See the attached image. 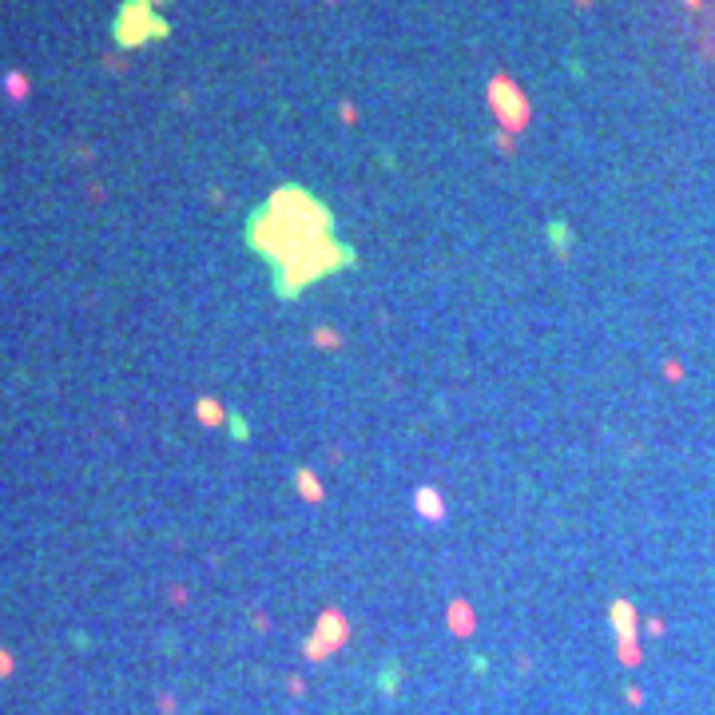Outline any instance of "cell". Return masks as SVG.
I'll use <instances>...</instances> for the list:
<instances>
[{
    "label": "cell",
    "mask_w": 715,
    "mask_h": 715,
    "mask_svg": "<svg viewBox=\"0 0 715 715\" xmlns=\"http://www.w3.org/2000/svg\"><path fill=\"white\" fill-rule=\"evenodd\" d=\"M247 242L267 254L274 270L330 242V211L302 187H278L270 203L251 215Z\"/></svg>",
    "instance_id": "1"
},
{
    "label": "cell",
    "mask_w": 715,
    "mask_h": 715,
    "mask_svg": "<svg viewBox=\"0 0 715 715\" xmlns=\"http://www.w3.org/2000/svg\"><path fill=\"white\" fill-rule=\"evenodd\" d=\"M350 263H354V251L330 238V242H322L318 251L302 254V258H294V263H286V267L274 270L278 294H283V298H294V294H302L310 283H318V278H326V274H334V270L350 267Z\"/></svg>",
    "instance_id": "2"
},
{
    "label": "cell",
    "mask_w": 715,
    "mask_h": 715,
    "mask_svg": "<svg viewBox=\"0 0 715 715\" xmlns=\"http://www.w3.org/2000/svg\"><path fill=\"white\" fill-rule=\"evenodd\" d=\"M163 36H167V20L155 16L151 0H124V8L115 16V44L140 48L147 40H163Z\"/></svg>",
    "instance_id": "3"
},
{
    "label": "cell",
    "mask_w": 715,
    "mask_h": 715,
    "mask_svg": "<svg viewBox=\"0 0 715 715\" xmlns=\"http://www.w3.org/2000/svg\"><path fill=\"white\" fill-rule=\"evenodd\" d=\"M350 636V624L342 612H334V608H326L322 616H318V628L314 636L306 640V656L310 660H322V656H330L334 648H342V640Z\"/></svg>",
    "instance_id": "4"
},
{
    "label": "cell",
    "mask_w": 715,
    "mask_h": 715,
    "mask_svg": "<svg viewBox=\"0 0 715 715\" xmlns=\"http://www.w3.org/2000/svg\"><path fill=\"white\" fill-rule=\"evenodd\" d=\"M489 99H493V111L501 115V124H505L508 131H521L524 120H528V104H524V95L517 92V84H508V79H493V84H489Z\"/></svg>",
    "instance_id": "5"
},
{
    "label": "cell",
    "mask_w": 715,
    "mask_h": 715,
    "mask_svg": "<svg viewBox=\"0 0 715 715\" xmlns=\"http://www.w3.org/2000/svg\"><path fill=\"white\" fill-rule=\"evenodd\" d=\"M413 508L426 517V521H441L445 517V497L433 485H417V493H413Z\"/></svg>",
    "instance_id": "6"
},
{
    "label": "cell",
    "mask_w": 715,
    "mask_h": 715,
    "mask_svg": "<svg viewBox=\"0 0 715 715\" xmlns=\"http://www.w3.org/2000/svg\"><path fill=\"white\" fill-rule=\"evenodd\" d=\"M195 413H199L203 426H222V421H231V413L222 410L215 397H199V401H195Z\"/></svg>",
    "instance_id": "7"
},
{
    "label": "cell",
    "mask_w": 715,
    "mask_h": 715,
    "mask_svg": "<svg viewBox=\"0 0 715 715\" xmlns=\"http://www.w3.org/2000/svg\"><path fill=\"white\" fill-rule=\"evenodd\" d=\"M612 624H616V632H620V640H632L636 636V612H632V604H612Z\"/></svg>",
    "instance_id": "8"
},
{
    "label": "cell",
    "mask_w": 715,
    "mask_h": 715,
    "mask_svg": "<svg viewBox=\"0 0 715 715\" xmlns=\"http://www.w3.org/2000/svg\"><path fill=\"white\" fill-rule=\"evenodd\" d=\"M298 493L306 501H322V485H318V477L310 469H298Z\"/></svg>",
    "instance_id": "9"
},
{
    "label": "cell",
    "mask_w": 715,
    "mask_h": 715,
    "mask_svg": "<svg viewBox=\"0 0 715 715\" xmlns=\"http://www.w3.org/2000/svg\"><path fill=\"white\" fill-rule=\"evenodd\" d=\"M4 88H8L12 99H24V95H28V79L20 76V72H8V76H4Z\"/></svg>",
    "instance_id": "10"
},
{
    "label": "cell",
    "mask_w": 715,
    "mask_h": 715,
    "mask_svg": "<svg viewBox=\"0 0 715 715\" xmlns=\"http://www.w3.org/2000/svg\"><path fill=\"white\" fill-rule=\"evenodd\" d=\"M314 342L318 346H338V334L334 330H314Z\"/></svg>",
    "instance_id": "11"
},
{
    "label": "cell",
    "mask_w": 715,
    "mask_h": 715,
    "mask_svg": "<svg viewBox=\"0 0 715 715\" xmlns=\"http://www.w3.org/2000/svg\"><path fill=\"white\" fill-rule=\"evenodd\" d=\"M560 227H564V222H553V231H549V235H553V242H556V247H564V242H569V235H564Z\"/></svg>",
    "instance_id": "12"
},
{
    "label": "cell",
    "mask_w": 715,
    "mask_h": 715,
    "mask_svg": "<svg viewBox=\"0 0 715 715\" xmlns=\"http://www.w3.org/2000/svg\"><path fill=\"white\" fill-rule=\"evenodd\" d=\"M231 429H235V437H247V426H242V421H238L235 413H231Z\"/></svg>",
    "instance_id": "13"
},
{
    "label": "cell",
    "mask_w": 715,
    "mask_h": 715,
    "mask_svg": "<svg viewBox=\"0 0 715 715\" xmlns=\"http://www.w3.org/2000/svg\"><path fill=\"white\" fill-rule=\"evenodd\" d=\"M8 667H12V656H8V651H0V676H4Z\"/></svg>",
    "instance_id": "14"
},
{
    "label": "cell",
    "mask_w": 715,
    "mask_h": 715,
    "mask_svg": "<svg viewBox=\"0 0 715 715\" xmlns=\"http://www.w3.org/2000/svg\"><path fill=\"white\" fill-rule=\"evenodd\" d=\"M151 4H163V0H151Z\"/></svg>",
    "instance_id": "15"
}]
</instances>
